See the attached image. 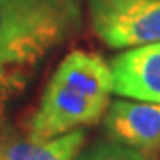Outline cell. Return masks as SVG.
Segmentation results:
<instances>
[{"mask_svg": "<svg viewBox=\"0 0 160 160\" xmlns=\"http://www.w3.org/2000/svg\"><path fill=\"white\" fill-rule=\"evenodd\" d=\"M112 92V69L100 53L69 52L53 71L30 116L27 137L48 141L96 125L109 109Z\"/></svg>", "mask_w": 160, "mask_h": 160, "instance_id": "6da1fadb", "label": "cell"}, {"mask_svg": "<svg viewBox=\"0 0 160 160\" xmlns=\"http://www.w3.org/2000/svg\"><path fill=\"white\" fill-rule=\"evenodd\" d=\"M110 69L118 96L160 103V41L123 50Z\"/></svg>", "mask_w": 160, "mask_h": 160, "instance_id": "5b68a950", "label": "cell"}, {"mask_svg": "<svg viewBox=\"0 0 160 160\" xmlns=\"http://www.w3.org/2000/svg\"><path fill=\"white\" fill-rule=\"evenodd\" d=\"M75 160H155V157L107 139L84 148Z\"/></svg>", "mask_w": 160, "mask_h": 160, "instance_id": "ba28073f", "label": "cell"}, {"mask_svg": "<svg viewBox=\"0 0 160 160\" xmlns=\"http://www.w3.org/2000/svg\"><path fill=\"white\" fill-rule=\"evenodd\" d=\"M34 69L36 66L0 53V123L6 119L11 103L27 91Z\"/></svg>", "mask_w": 160, "mask_h": 160, "instance_id": "52a82bcc", "label": "cell"}, {"mask_svg": "<svg viewBox=\"0 0 160 160\" xmlns=\"http://www.w3.org/2000/svg\"><path fill=\"white\" fill-rule=\"evenodd\" d=\"M87 132L84 128L48 141L22 139L0 144V160H75L86 148Z\"/></svg>", "mask_w": 160, "mask_h": 160, "instance_id": "8992f818", "label": "cell"}, {"mask_svg": "<svg viewBox=\"0 0 160 160\" xmlns=\"http://www.w3.org/2000/svg\"><path fill=\"white\" fill-rule=\"evenodd\" d=\"M86 6L91 32L109 48L160 41V0H86Z\"/></svg>", "mask_w": 160, "mask_h": 160, "instance_id": "3957f363", "label": "cell"}, {"mask_svg": "<svg viewBox=\"0 0 160 160\" xmlns=\"http://www.w3.org/2000/svg\"><path fill=\"white\" fill-rule=\"evenodd\" d=\"M102 121L109 141L149 157L160 151V103L119 98L109 103Z\"/></svg>", "mask_w": 160, "mask_h": 160, "instance_id": "277c9868", "label": "cell"}, {"mask_svg": "<svg viewBox=\"0 0 160 160\" xmlns=\"http://www.w3.org/2000/svg\"><path fill=\"white\" fill-rule=\"evenodd\" d=\"M82 22L84 0H0V53L38 66Z\"/></svg>", "mask_w": 160, "mask_h": 160, "instance_id": "7a4b0ae2", "label": "cell"}]
</instances>
